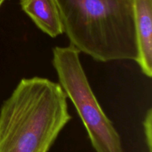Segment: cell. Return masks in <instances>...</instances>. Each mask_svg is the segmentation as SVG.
Here are the masks:
<instances>
[{
  "label": "cell",
  "instance_id": "6da1fadb",
  "mask_svg": "<svg viewBox=\"0 0 152 152\" xmlns=\"http://www.w3.org/2000/svg\"><path fill=\"white\" fill-rule=\"evenodd\" d=\"M59 83L23 78L0 109V152H48L72 119Z\"/></svg>",
  "mask_w": 152,
  "mask_h": 152
},
{
  "label": "cell",
  "instance_id": "7a4b0ae2",
  "mask_svg": "<svg viewBox=\"0 0 152 152\" xmlns=\"http://www.w3.org/2000/svg\"><path fill=\"white\" fill-rule=\"evenodd\" d=\"M54 1L70 46L99 62L137 61L134 0Z\"/></svg>",
  "mask_w": 152,
  "mask_h": 152
},
{
  "label": "cell",
  "instance_id": "3957f363",
  "mask_svg": "<svg viewBox=\"0 0 152 152\" xmlns=\"http://www.w3.org/2000/svg\"><path fill=\"white\" fill-rule=\"evenodd\" d=\"M80 54L71 46L53 48L52 63L59 83L77 110L96 152H124L120 134L91 87Z\"/></svg>",
  "mask_w": 152,
  "mask_h": 152
},
{
  "label": "cell",
  "instance_id": "277c9868",
  "mask_svg": "<svg viewBox=\"0 0 152 152\" xmlns=\"http://www.w3.org/2000/svg\"><path fill=\"white\" fill-rule=\"evenodd\" d=\"M138 57L136 62L146 77L152 76V0H134Z\"/></svg>",
  "mask_w": 152,
  "mask_h": 152
},
{
  "label": "cell",
  "instance_id": "5b68a950",
  "mask_svg": "<svg viewBox=\"0 0 152 152\" xmlns=\"http://www.w3.org/2000/svg\"><path fill=\"white\" fill-rule=\"evenodd\" d=\"M22 10L35 25L50 37L64 33L60 15L54 0H20Z\"/></svg>",
  "mask_w": 152,
  "mask_h": 152
},
{
  "label": "cell",
  "instance_id": "8992f818",
  "mask_svg": "<svg viewBox=\"0 0 152 152\" xmlns=\"http://www.w3.org/2000/svg\"><path fill=\"white\" fill-rule=\"evenodd\" d=\"M151 120H152V112L150 108L148 110L144 119V131H145V141H146L147 146L148 148L149 152H151L152 149V128H151Z\"/></svg>",
  "mask_w": 152,
  "mask_h": 152
},
{
  "label": "cell",
  "instance_id": "52a82bcc",
  "mask_svg": "<svg viewBox=\"0 0 152 152\" xmlns=\"http://www.w3.org/2000/svg\"><path fill=\"white\" fill-rule=\"evenodd\" d=\"M4 1H5V0H0V7H1V4H2L3 3H4Z\"/></svg>",
  "mask_w": 152,
  "mask_h": 152
}]
</instances>
